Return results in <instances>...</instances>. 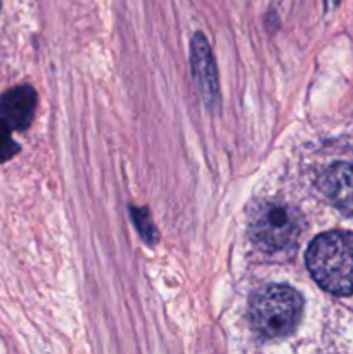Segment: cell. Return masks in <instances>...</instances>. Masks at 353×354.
<instances>
[{
	"instance_id": "6da1fadb",
	"label": "cell",
	"mask_w": 353,
	"mask_h": 354,
	"mask_svg": "<svg viewBox=\"0 0 353 354\" xmlns=\"http://www.w3.org/2000/svg\"><path fill=\"white\" fill-rule=\"evenodd\" d=\"M307 266L315 282L334 296L353 294V234H320L307 249Z\"/></svg>"
},
{
	"instance_id": "8992f818",
	"label": "cell",
	"mask_w": 353,
	"mask_h": 354,
	"mask_svg": "<svg viewBox=\"0 0 353 354\" xmlns=\"http://www.w3.org/2000/svg\"><path fill=\"white\" fill-rule=\"evenodd\" d=\"M318 187L336 207L353 214V165H331L318 178Z\"/></svg>"
},
{
	"instance_id": "52a82bcc",
	"label": "cell",
	"mask_w": 353,
	"mask_h": 354,
	"mask_svg": "<svg viewBox=\"0 0 353 354\" xmlns=\"http://www.w3.org/2000/svg\"><path fill=\"white\" fill-rule=\"evenodd\" d=\"M17 152H19V145L10 135V127L6 121L0 120V162L9 161Z\"/></svg>"
},
{
	"instance_id": "5b68a950",
	"label": "cell",
	"mask_w": 353,
	"mask_h": 354,
	"mask_svg": "<svg viewBox=\"0 0 353 354\" xmlns=\"http://www.w3.org/2000/svg\"><path fill=\"white\" fill-rule=\"evenodd\" d=\"M35 111L37 92L31 86H14L0 97V120L14 130H26L33 121Z\"/></svg>"
},
{
	"instance_id": "ba28073f",
	"label": "cell",
	"mask_w": 353,
	"mask_h": 354,
	"mask_svg": "<svg viewBox=\"0 0 353 354\" xmlns=\"http://www.w3.org/2000/svg\"><path fill=\"white\" fill-rule=\"evenodd\" d=\"M0 2H2V0H0Z\"/></svg>"
},
{
	"instance_id": "7a4b0ae2",
	"label": "cell",
	"mask_w": 353,
	"mask_h": 354,
	"mask_svg": "<svg viewBox=\"0 0 353 354\" xmlns=\"http://www.w3.org/2000/svg\"><path fill=\"white\" fill-rule=\"evenodd\" d=\"M303 228V214L284 201H260L248 214L249 239L265 252L287 251L296 245Z\"/></svg>"
},
{
	"instance_id": "3957f363",
	"label": "cell",
	"mask_w": 353,
	"mask_h": 354,
	"mask_svg": "<svg viewBox=\"0 0 353 354\" xmlns=\"http://www.w3.org/2000/svg\"><path fill=\"white\" fill-rule=\"evenodd\" d=\"M303 313V297L289 286H266L249 303V320L262 335L287 337L296 330Z\"/></svg>"
},
{
	"instance_id": "277c9868",
	"label": "cell",
	"mask_w": 353,
	"mask_h": 354,
	"mask_svg": "<svg viewBox=\"0 0 353 354\" xmlns=\"http://www.w3.org/2000/svg\"><path fill=\"white\" fill-rule=\"evenodd\" d=\"M190 62H192L194 78L199 86L203 102L208 109L217 111L220 107V85L215 66L213 54L203 33H196L190 41Z\"/></svg>"
}]
</instances>
